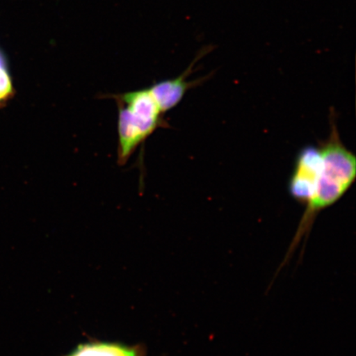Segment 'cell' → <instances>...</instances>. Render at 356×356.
I'll list each match as a JSON object with an SVG mask.
<instances>
[{
	"instance_id": "6da1fadb",
	"label": "cell",
	"mask_w": 356,
	"mask_h": 356,
	"mask_svg": "<svg viewBox=\"0 0 356 356\" xmlns=\"http://www.w3.org/2000/svg\"><path fill=\"white\" fill-rule=\"evenodd\" d=\"M320 149L323 156V168L317 188L305 206L296 235L278 270L287 264L301 242L309 238L312 227L319 213L343 197L355 181L356 158L342 143L335 120H332L330 135L320 146Z\"/></svg>"
},
{
	"instance_id": "7a4b0ae2",
	"label": "cell",
	"mask_w": 356,
	"mask_h": 356,
	"mask_svg": "<svg viewBox=\"0 0 356 356\" xmlns=\"http://www.w3.org/2000/svg\"><path fill=\"white\" fill-rule=\"evenodd\" d=\"M119 108L118 161L126 163L137 147L161 126L162 111L149 89L115 97Z\"/></svg>"
},
{
	"instance_id": "3957f363",
	"label": "cell",
	"mask_w": 356,
	"mask_h": 356,
	"mask_svg": "<svg viewBox=\"0 0 356 356\" xmlns=\"http://www.w3.org/2000/svg\"><path fill=\"white\" fill-rule=\"evenodd\" d=\"M323 156L320 147L308 145L298 154L288 189L291 197L306 206L313 197L321 175Z\"/></svg>"
},
{
	"instance_id": "277c9868",
	"label": "cell",
	"mask_w": 356,
	"mask_h": 356,
	"mask_svg": "<svg viewBox=\"0 0 356 356\" xmlns=\"http://www.w3.org/2000/svg\"><path fill=\"white\" fill-rule=\"evenodd\" d=\"M213 49L212 46L204 47L202 51H199L193 63L189 65L188 68L179 77L165 80V81L155 84V86L149 88L162 113L175 108L184 99L186 91H188L193 87L197 86L199 83L203 81L204 79L188 82L186 79L193 74L195 65L197 63L200 59H202L208 53L212 51Z\"/></svg>"
},
{
	"instance_id": "5b68a950",
	"label": "cell",
	"mask_w": 356,
	"mask_h": 356,
	"mask_svg": "<svg viewBox=\"0 0 356 356\" xmlns=\"http://www.w3.org/2000/svg\"><path fill=\"white\" fill-rule=\"evenodd\" d=\"M63 356H146V349L144 345L92 341L79 345Z\"/></svg>"
},
{
	"instance_id": "8992f818",
	"label": "cell",
	"mask_w": 356,
	"mask_h": 356,
	"mask_svg": "<svg viewBox=\"0 0 356 356\" xmlns=\"http://www.w3.org/2000/svg\"><path fill=\"white\" fill-rule=\"evenodd\" d=\"M13 93L12 80L7 70L6 60L0 54V105L10 99Z\"/></svg>"
}]
</instances>
